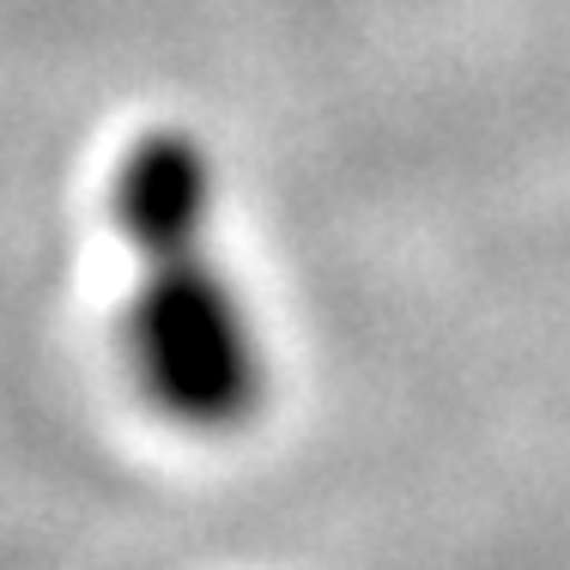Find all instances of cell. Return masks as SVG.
I'll list each match as a JSON object with an SVG mask.
<instances>
[{
	"instance_id": "obj_1",
	"label": "cell",
	"mask_w": 570,
	"mask_h": 570,
	"mask_svg": "<svg viewBox=\"0 0 570 570\" xmlns=\"http://www.w3.org/2000/svg\"><path fill=\"white\" fill-rule=\"evenodd\" d=\"M121 352L140 395L183 431L213 438L262 413V334L213 249L140 262V285L121 316Z\"/></svg>"
},
{
	"instance_id": "obj_2",
	"label": "cell",
	"mask_w": 570,
	"mask_h": 570,
	"mask_svg": "<svg viewBox=\"0 0 570 570\" xmlns=\"http://www.w3.org/2000/svg\"><path fill=\"white\" fill-rule=\"evenodd\" d=\"M219 213V165L188 128H153L110 170V225L140 262L207 249Z\"/></svg>"
}]
</instances>
